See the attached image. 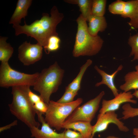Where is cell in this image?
<instances>
[{"mask_svg": "<svg viewBox=\"0 0 138 138\" xmlns=\"http://www.w3.org/2000/svg\"><path fill=\"white\" fill-rule=\"evenodd\" d=\"M28 85L12 87V102L8 106L11 113L30 128H39V123L35 119L36 112L29 99L27 90Z\"/></svg>", "mask_w": 138, "mask_h": 138, "instance_id": "cell-2", "label": "cell"}, {"mask_svg": "<svg viewBox=\"0 0 138 138\" xmlns=\"http://www.w3.org/2000/svg\"><path fill=\"white\" fill-rule=\"evenodd\" d=\"M51 16L43 13L40 20H36L30 25L26 24L25 21L23 26L13 25L15 35L18 36L25 34L36 40L37 43L43 48L47 44L49 38L53 36H58L56 28L57 25L63 20L64 15L60 13L57 7L54 6L50 10Z\"/></svg>", "mask_w": 138, "mask_h": 138, "instance_id": "cell-1", "label": "cell"}, {"mask_svg": "<svg viewBox=\"0 0 138 138\" xmlns=\"http://www.w3.org/2000/svg\"><path fill=\"white\" fill-rule=\"evenodd\" d=\"M39 73L28 74L15 70L8 62H1L0 66V86L3 88L28 85L33 86Z\"/></svg>", "mask_w": 138, "mask_h": 138, "instance_id": "cell-6", "label": "cell"}, {"mask_svg": "<svg viewBox=\"0 0 138 138\" xmlns=\"http://www.w3.org/2000/svg\"><path fill=\"white\" fill-rule=\"evenodd\" d=\"M107 3L106 0H93L91 15L98 16H103L106 12Z\"/></svg>", "mask_w": 138, "mask_h": 138, "instance_id": "cell-22", "label": "cell"}, {"mask_svg": "<svg viewBox=\"0 0 138 138\" xmlns=\"http://www.w3.org/2000/svg\"><path fill=\"white\" fill-rule=\"evenodd\" d=\"M111 123L116 124L121 131L126 132L129 131V129L124 125V123L118 118V115L115 111H108L102 115H98L96 123L93 126L92 138H93L96 133L105 130Z\"/></svg>", "mask_w": 138, "mask_h": 138, "instance_id": "cell-9", "label": "cell"}, {"mask_svg": "<svg viewBox=\"0 0 138 138\" xmlns=\"http://www.w3.org/2000/svg\"><path fill=\"white\" fill-rule=\"evenodd\" d=\"M64 132V138H83L79 132L72 131L70 129H65Z\"/></svg>", "mask_w": 138, "mask_h": 138, "instance_id": "cell-28", "label": "cell"}, {"mask_svg": "<svg viewBox=\"0 0 138 138\" xmlns=\"http://www.w3.org/2000/svg\"><path fill=\"white\" fill-rule=\"evenodd\" d=\"M7 37L0 36V61L1 62L6 63L12 56L14 49L6 41Z\"/></svg>", "mask_w": 138, "mask_h": 138, "instance_id": "cell-19", "label": "cell"}, {"mask_svg": "<svg viewBox=\"0 0 138 138\" xmlns=\"http://www.w3.org/2000/svg\"><path fill=\"white\" fill-rule=\"evenodd\" d=\"M83 101V99L80 98L70 103H62L50 100L44 114L45 121L51 128L61 130L67 118Z\"/></svg>", "mask_w": 138, "mask_h": 138, "instance_id": "cell-5", "label": "cell"}, {"mask_svg": "<svg viewBox=\"0 0 138 138\" xmlns=\"http://www.w3.org/2000/svg\"><path fill=\"white\" fill-rule=\"evenodd\" d=\"M92 63L90 59L87 60L80 67L79 71L76 78L66 87L65 89L78 93L80 88V83L83 76L88 68Z\"/></svg>", "mask_w": 138, "mask_h": 138, "instance_id": "cell-18", "label": "cell"}, {"mask_svg": "<svg viewBox=\"0 0 138 138\" xmlns=\"http://www.w3.org/2000/svg\"><path fill=\"white\" fill-rule=\"evenodd\" d=\"M88 21L89 22L88 30L92 36H97L99 32L104 31L107 27V23L104 16H98L91 15Z\"/></svg>", "mask_w": 138, "mask_h": 138, "instance_id": "cell-15", "label": "cell"}, {"mask_svg": "<svg viewBox=\"0 0 138 138\" xmlns=\"http://www.w3.org/2000/svg\"><path fill=\"white\" fill-rule=\"evenodd\" d=\"M128 24L135 29L138 28V8L134 16L128 22Z\"/></svg>", "mask_w": 138, "mask_h": 138, "instance_id": "cell-29", "label": "cell"}, {"mask_svg": "<svg viewBox=\"0 0 138 138\" xmlns=\"http://www.w3.org/2000/svg\"><path fill=\"white\" fill-rule=\"evenodd\" d=\"M78 27L75 40L72 52L75 57L80 56H92L100 51L103 41L97 35L91 36L88 30L86 20L80 14L76 20Z\"/></svg>", "mask_w": 138, "mask_h": 138, "instance_id": "cell-3", "label": "cell"}, {"mask_svg": "<svg viewBox=\"0 0 138 138\" xmlns=\"http://www.w3.org/2000/svg\"><path fill=\"white\" fill-rule=\"evenodd\" d=\"M133 97L132 92L129 91L121 92L111 100L103 99L101 107L99 111V114L102 115L107 111H115L118 110L121 105L124 103L130 102L136 104L137 101L132 99Z\"/></svg>", "mask_w": 138, "mask_h": 138, "instance_id": "cell-10", "label": "cell"}, {"mask_svg": "<svg viewBox=\"0 0 138 138\" xmlns=\"http://www.w3.org/2000/svg\"><path fill=\"white\" fill-rule=\"evenodd\" d=\"M62 128L77 131L81 134L83 138H92L93 126L90 122L75 121L63 124Z\"/></svg>", "mask_w": 138, "mask_h": 138, "instance_id": "cell-14", "label": "cell"}, {"mask_svg": "<svg viewBox=\"0 0 138 138\" xmlns=\"http://www.w3.org/2000/svg\"><path fill=\"white\" fill-rule=\"evenodd\" d=\"M123 67L122 65H120L114 72L112 74H109L99 68L97 66L95 65L94 67V69L102 77L101 81L97 83L95 85V86L98 87L101 85H105L111 90L114 97L117 96L119 94V90L114 84V79L118 73L122 69Z\"/></svg>", "mask_w": 138, "mask_h": 138, "instance_id": "cell-12", "label": "cell"}, {"mask_svg": "<svg viewBox=\"0 0 138 138\" xmlns=\"http://www.w3.org/2000/svg\"><path fill=\"white\" fill-rule=\"evenodd\" d=\"M135 68L136 71L138 72V65L136 66Z\"/></svg>", "mask_w": 138, "mask_h": 138, "instance_id": "cell-34", "label": "cell"}, {"mask_svg": "<svg viewBox=\"0 0 138 138\" xmlns=\"http://www.w3.org/2000/svg\"><path fill=\"white\" fill-rule=\"evenodd\" d=\"M123 110L122 119L126 120L130 118L138 116V108L132 107L128 103L124 104L122 106Z\"/></svg>", "mask_w": 138, "mask_h": 138, "instance_id": "cell-26", "label": "cell"}, {"mask_svg": "<svg viewBox=\"0 0 138 138\" xmlns=\"http://www.w3.org/2000/svg\"><path fill=\"white\" fill-rule=\"evenodd\" d=\"M105 94V92L101 91L94 98L77 107L67 118L63 124L77 121L90 122L98 110Z\"/></svg>", "mask_w": 138, "mask_h": 138, "instance_id": "cell-7", "label": "cell"}, {"mask_svg": "<svg viewBox=\"0 0 138 138\" xmlns=\"http://www.w3.org/2000/svg\"><path fill=\"white\" fill-rule=\"evenodd\" d=\"M125 83L120 85V88L124 92L132 89H138V72L133 71L127 73L124 76Z\"/></svg>", "mask_w": 138, "mask_h": 138, "instance_id": "cell-17", "label": "cell"}, {"mask_svg": "<svg viewBox=\"0 0 138 138\" xmlns=\"http://www.w3.org/2000/svg\"><path fill=\"white\" fill-rule=\"evenodd\" d=\"M105 138H120L118 137L115 136H109Z\"/></svg>", "mask_w": 138, "mask_h": 138, "instance_id": "cell-33", "label": "cell"}, {"mask_svg": "<svg viewBox=\"0 0 138 138\" xmlns=\"http://www.w3.org/2000/svg\"><path fill=\"white\" fill-rule=\"evenodd\" d=\"M132 95L134 96H135L136 98H138V89L135 90L132 94Z\"/></svg>", "mask_w": 138, "mask_h": 138, "instance_id": "cell-32", "label": "cell"}, {"mask_svg": "<svg viewBox=\"0 0 138 138\" xmlns=\"http://www.w3.org/2000/svg\"><path fill=\"white\" fill-rule=\"evenodd\" d=\"M42 49V47L38 43L31 44L25 41L18 48V58L25 65L33 64L41 59Z\"/></svg>", "mask_w": 138, "mask_h": 138, "instance_id": "cell-8", "label": "cell"}, {"mask_svg": "<svg viewBox=\"0 0 138 138\" xmlns=\"http://www.w3.org/2000/svg\"><path fill=\"white\" fill-rule=\"evenodd\" d=\"M60 39L57 36H53L49 39L47 46L44 48V51L47 54L51 52L57 50L60 47Z\"/></svg>", "mask_w": 138, "mask_h": 138, "instance_id": "cell-24", "label": "cell"}, {"mask_svg": "<svg viewBox=\"0 0 138 138\" xmlns=\"http://www.w3.org/2000/svg\"><path fill=\"white\" fill-rule=\"evenodd\" d=\"M30 86L27 88L28 96L32 107L37 115L45 114L47 111L48 105L43 100L40 95L33 93L30 89Z\"/></svg>", "mask_w": 138, "mask_h": 138, "instance_id": "cell-16", "label": "cell"}, {"mask_svg": "<svg viewBox=\"0 0 138 138\" xmlns=\"http://www.w3.org/2000/svg\"><path fill=\"white\" fill-rule=\"evenodd\" d=\"M32 2V0H18L9 24L15 26L20 25L21 19L23 18L25 19V17L27 16L28 10Z\"/></svg>", "mask_w": 138, "mask_h": 138, "instance_id": "cell-13", "label": "cell"}, {"mask_svg": "<svg viewBox=\"0 0 138 138\" xmlns=\"http://www.w3.org/2000/svg\"><path fill=\"white\" fill-rule=\"evenodd\" d=\"M125 2L120 0L116 1L110 4L108 9L111 13L115 15H120L123 13Z\"/></svg>", "mask_w": 138, "mask_h": 138, "instance_id": "cell-25", "label": "cell"}, {"mask_svg": "<svg viewBox=\"0 0 138 138\" xmlns=\"http://www.w3.org/2000/svg\"><path fill=\"white\" fill-rule=\"evenodd\" d=\"M42 124L41 128L33 127L30 128L31 136L34 138H64V132L59 133L53 130L45 122L42 116L37 117Z\"/></svg>", "mask_w": 138, "mask_h": 138, "instance_id": "cell-11", "label": "cell"}, {"mask_svg": "<svg viewBox=\"0 0 138 138\" xmlns=\"http://www.w3.org/2000/svg\"><path fill=\"white\" fill-rule=\"evenodd\" d=\"M64 1L68 3L77 4L79 7L81 14L88 21L91 15L93 2L92 0H66Z\"/></svg>", "mask_w": 138, "mask_h": 138, "instance_id": "cell-20", "label": "cell"}, {"mask_svg": "<svg viewBox=\"0 0 138 138\" xmlns=\"http://www.w3.org/2000/svg\"><path fill=\"white\" fill-rule=\"evenodd\" d=\"M64 73V70L56 62L39 73L33 88L39 93V95L47 105L50 100L51 95L58 90Z\"/></svg>", "mask_w": 138, "mask_h": 138, "instance_id": "cell-4", "label": "cell"}, {"mask_svg": "<svg viewBox=\"0 0 138 138\" xmlns=\"http://www.w3.org/2000/svg\"><path fill=\"white\" fill-rule=\"evenodd\" d=\"M18 121L15 120L10 123L0 128V132L1 133L5 130L8 129L14 126L17 125Z\"/></svg>", "mask_w": 138, "mask_h": 138, "instance_id": "cell-30", "label": "cell"}, {"mask_svg": "<svg viewBox=\"0 0 138 138\" xmlns=\"http://www.w3.org/2000/svg\"><path fill=\"white\" fill-rule=\"evenodd\" d=\"M133 133L134 136V138H138V128L133 129Z\"/></svg>", "mask_w": 138, "mask_h": 138, "instance_id": "cell-31", "label": "cell"}, {"mask_svg": "<svg viewBox=\"0 0 138 138\" xmlns=\"http://www.w3.org/2000/svg\"><path fill=\"white\" fill-rule=\"evenodd\" d=\"M138 8V0H132L125 2L124 11L121 16L124 18H132Z\"/></svg>", "mask_w": 138, "mask_h": 138, "instance_id": "cell-21", "label": "cell"}, {"mask_svg": "<svg viewBox=\"0 0 138 138\" xmlns=\"http://www.w3.org/2000/svg\"><path fill=\"white\" fill-rule=\"evenodd\" d=\"M77 94L78 93L65 89L63 95L57 102L62 103H67L71 102L74 101V98Z\"/></svg>", "mask_w": 138, "mask_h": 138, "instance_id": "cell-27", "label": "cell"}, {"mask_svg": "<svg viewBox=\"0 0 138 138\" xmlns=\"http://www.w3.org/2000/svg\"><path fill=\"white\" fill-rule=\"evenodd\" d=\"M128 43L131 48L129 56H134L132 61L138 60V33L130 36L129 38Z\"/></svg>", "mask_w": 138, "mask_h": 138, "instance_id": "cell-23", "label": "cell"}]
</instances>
